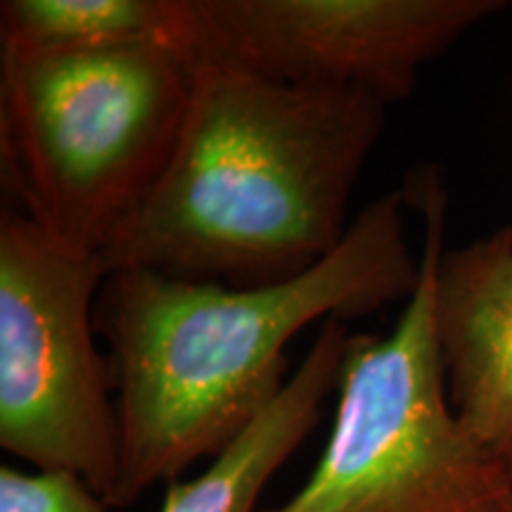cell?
<instances>
[{
  "label": "cell",
  "mask_w": 512,
  "mask_h": 512,
  "mask_svg": "<svg viewBox=\"0 0 512 512\" xmlns=\"http://www.w3.org/2000/svg\"><path fill=\"white\" fill-rule=\"evenodd\" d=\"M425 216L420 280L389 337L351 335L316 470L264 512H512V475L446 396L434 283L446 195L425 169L401 190Z\"/></svg>",
  "instance_id": "277c9868"
},
{
  "label": "cell",
  "mask_w": 512,
  "mask_h": 512,
  "mask_svg": "<svg viewBox=\"0 0 512 512\" xmlns=\"http://www.w3.org/2000/svg\"><path fill=\"white\" fill-rule=\"evenodd\" d=\"M100 254L50 235L17 204L0 211V446L36 470H69L110 498L119 415L95 344Z\"/></svg>",
  "instance_id": "5b68a950"
},
{
  "label": "cell",
  "mask_w": 512,
  "mask_h": 512,
  "mask_svg": "<svg viewBox=\"0 0 512 512\" xmlns=\"http://www.w3.org/2000/svg\"><path fill=\"white\" fill-rule=\"evenodd\" d=\"M0 512H114L81 475L0 467Z\"/></svg>",
  "instance_id": "30bf717a"
},
{
  "label": "cell",
  "mask_w": 512,
  "mask_h": 512,
  "mask_svg": "<svg viewBox=\"0 0 512 512\" xmlns=\"http://www.w3.org/2000/svg\"><path fill=\"white\" fill-rule=\"evenodd\" d=\"M192 0H3L0 46L83 50L162 43L190 55Z\"/></svg>",
  "instance_id": "9c48e42d"
},
{
  "label": "cell",
  "mask_w": 512,
  "mask_h": 512,
  "mask_svg": "<svg viewBox=\"0 0 512 512\" xmlns=\"http://www.w3.org/2000/svg\"><path fill=\"white\" fill-rule=\"evenodd\" d=\"M349 339L342 320L323 323L309 354L252 425L200 477L166 486L162 512H256L275 472L320 422L323 403L337 389Z\"/></svg>",
  "instance_id": "ba28073f"
},
{
  "label": "cell",
  "mask_w": 512,
  "mask_h": 512,
  "mask_svg": "<svg viewBox=\"0 0 512 512\" xmlns=\"http://www.w3.org/2000/svg\"><path fill=\"white\" fill-rule=\"evenodd\" d=\"M401 190L368 204L339 247L299 278L230 287L145 268L107 275L95 328L110 344L119 477L128 508L216 458L287 382V344L316 320H349L411 299L420 280Z\"/></svg>",
  "instance_id": "6da1fadb"
},
{
  "label": "cell",
  "mask_w": 512,
  "mask_h": 512,
  "mask_svg": "<svg viewBox=\"0 0 512 512\" xmlns=\"http://www.w3.org/2000/svg\"><path fill=\"white\" fill-rule=\"evenodd\" d=\"M192 57L174 46H0V152L19 209L100 254L169 164Z\"/></svg>",
  "instance_id": "3957f363"
},
{
  "label": "cell",
  "mask_w": 512,
  "mask_h": 512,
  "mask_svg": "<svg viewBox=\"0 0 512 512\" xmlns=\"http://www.w3.org/2000/svg\"><path fill=\"white\" fill-rule=\"evenodd\" d=\"M501 0H192L190 57L394 105Z\"/></svg>",
  "instance_id": "8992f818"
},
{
  "label": "cell",
  "mask_w": 512,
  "mask_h": 512,
  "mask_svg": "<svg viewBox=\"0 0 512 512\" xmlns=\"http://www.w3.org/2000/svg\"><path fill=\"white\" fill-rule=\"evenodd\" d=\"M188 114L162 176L100 252L230 287L299 278L339 247L349 202L384 128L370 95L273 81L195 60Z\"/></svg>",
  "instance_id": "7a4b0ae2"
},
{
  "label": "cell",
  "mask_w": 512,
  "mask_h": 512,
  "mask_svg": "<svg viewBox=\"0 0 512 512\" xmlns=\"http://www.w3.org/2000/svg\"><path fill=\"white\" fill-rule=\"evenodd\" d=\"M434 325L458 418L512 475V228L444 249Z\"/></svg>",
  "instance_id": "52a82bcc"
}]
</instances>
